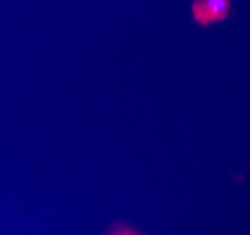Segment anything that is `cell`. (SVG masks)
<instances>
[{"label":"cell","instance_id":"cell-1","mask_svg":"<svg viewBox=\"0 0 250 235\" xmlns=\"http://www.w3.org/2000/svg\"><path fill=\"white\" fill-rule=\"evenodd\" d=\"M192 19L196 25L211 26L224 21L231 12V0H194L190 4Z\"/></svg>","mask_w":250,"mask_h":235},{"label":"cell","instance_id":"cell-2","mask_svg":"<svg viewBox=\"0 0 250 235\" xmlns=\"http://www.w3.org/2000/svg\"><path fill=\"white\" fill-rule=\"evenodd\" d=\"M107 234L109 235H136V234H139V232L134 226H130V224H126V222H121V224L111 226V228L107 230Z\"/></svg>","mask_w":250,"mask_h":235}]
</instances>
